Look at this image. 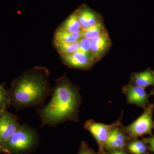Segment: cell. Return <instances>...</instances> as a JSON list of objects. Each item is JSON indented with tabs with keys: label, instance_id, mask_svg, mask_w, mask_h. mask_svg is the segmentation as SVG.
<instances>
[{
	"label": "cell",
	"instance_id": "obj_24",
	"mask_svg": "<svg viewBox=\"0 0 154 154\" xmlns=\"http://www.w3.org/2000/svg\"><path fill=\"white\" fill-rule=\"evenodd\" d=\"M153 130L154 132V121L153 128Z\"/></svg>",
	"mask_w": 154,
	"mask_h": 154
},
{
	"label": "cell",
	"instance_id": "obj_23",
	"mask_svg": "<svg viewBox=\"0 0 154 154\" xmlns=\"http://www.w3.org/2000/svg\"><path fill=\"white\" fill-rule=\"evenodd\" d=\"M150 94L151 96H154V86L152 90L150 91Z\"/></svg>",
	"mask_w": 154,
	"mask_h": 154
},
{
	"label": "cell",
	"instance_id": "obj_20",
	"mask_svg": "<svg viewBox=\"0 0 154 154\" xmlns=\"http://www.w3.org/2000/svg\"><path fill=\"white\" fill-rule=\"evenodd\" d=\"M77 154H99L91 149L85 141H82Z\"/></svg>",
	"mask_w": 154,
	"mask_h": 154
},
{
	"label": "cell",
	"instance_id": "obj_21",
	"mask_svg": "<svg viewBox=\"0 0 154 154\" xmlns=\"http://www.w3.org/2000/svg\"><path fill=\"white\" fill-rule=\"evenodd\" d=\"M145 140L148 145L149 150V151L154 153V136L149 137L146 138H143Z\"/></svg>",
	"mask_w": 154,
	"mask_h": 154
},
{
	"label": "cell",
	"instance_id": "obj_8",
	"mask_svg": "<svg viewBox=\"0 0 154 154\" xmlns=\"http://www.w3.org/2000/svg\"><path fill=\"white\" fill-rule=\"evenodd\" d=\"M146 89L129 84L123 86L122 92L126 98V102L131 105L145 109L150 104V94H147Z\"/></svg>",
	"mask_w": 154,
	"mask_h": 154
},
{
	"label": "cell",
	"instance_id": "obj_2",
	"mask_svg": "<svg viewBox=\"0 0 154 154\" xmlns=\"http://www.w3.org/2000/svg\"><path fill=\"white\" fill-rule=\"evenodd\" d=\"M49 76L48 69L35 66L14 79L8 90L11 106L20 110L41 105L52 94Z\"/></svg>",
	"mask_w": 154,
	"mask_h": 154
},
{
	"label": "cell",
	"instance_id": "obj_5",
	"mask_svg": "<svg viewBox=\"0 0 154 154\" xmlns=\"http://www.w3.org/2000/svg\"><path fill=\"white\" fill-rule=\"evenodd\" d=\"M123 113L122 110L119 118L113 124H103L96 122L93 119H88L85 123V129L91 133L98 143L99 154H107L105 150V143L112 130L116 127L122 126L121 121Z\"/></svg>",
	"mask_w": 154,
	"mask_h": 154
},
{
	"label": "cell",
	"instance_id": "obj_14",
	"mask_svg": "<svg viewBox=\"0 0 154 154\" xmlns=\"http://www.w3.org/2000/svg\"><path fill=\"white\" fill-rule=\"evenodd\" d=\"M126 148L131 154H148V145L143 138L131 140L127 145Z\"/></svg>",
	"mask_w": 154,
	"mask_h": 154
},
{
	"label": "cell",
	"instance_id": "obj_16",
	"mask_svg": "<svg viewBox=\"0 0 154 154\" xmlns=\"http://www.w3.org/2000/svg\"><path fill=\"white\" fill-rule=\"evenodd\" d=\"M107 32L103 21L82 30L83 37L91 40Z\"/></svg>",
	"mask_w": 154,
	"mask_h": 154
},
{
	"label": "cell",
	"instance_id": "obj_18",
	"mask_svg": "<svg viewBox=\"0 0 154 154\" xmlns=\"http://www.w3.org/2000/svg\"><path fill=\"white\" fill-rule=\"evenodd\" d=\"M53 41L67 43H72L79 41V40L73 36L72 33L58 28L54 33Z\"/></svg>",
	"mask_w": 154,
	"mask_h": 154
},
{
	"label": "cell",
	"instance_id": "obj_1",
	"mask_svg": "<svg viewBox=\"0 0 154 154\" xmlns=\"http://www.w3.org/2000/svg\"><path fill=\"white\" fill-rule=\"evenodd\" d=\"M49 103L37 109L41 126L54 127L67 121H79L82 103L79 86L64 74L57 79Z\"/></svg>",
	"mask_w": 154,
	"mask_h": 154
},
{
	"label": "cell",
	"instance_id": "obj_6",
	"mask_svg": "<svg viewBox=\"0 0 154 154\" xmlns=\"http://www.w3.org/2000/svg\"><path fill=\"white\" fill-rule=\"evenodd\" d=\"M64 64L70 68L89 70L96 63L91 52H86L79 48L76 52L60 55Z\"/></svg>",
	"mask_w": 154,
	"mask_h": 154
},
{
	"label": "cell",
	"instance_id": "obj_19",
	"mask_svg": "<svg viewBox=\"0 0 154 154\" xmlns=\"http://www.w3.org/2000/svg\"><path fill=\"white\" fill-rule=\"evenodd\" d=\"M79 49L86 52H90L91 40L89 38L83 37L79 40Z\"/></svg>",
	"mask_w": 154,
	"mask_h": 154
},
{
	"label": "cell",
	"instance_id": "obj_25",
	"mask_svg": "<svg viewBox=\"0 0 154 154\" xmlns=\"http://www.w3.org/2000/svg\"><path fill=\"white\" fill-rule=\"evenodd\" d=\"M0 153H1V151H0Z\"/></svg>",
	"mask_w": 154,
	"mask_h": 154
},
{
	"label": "cell",
	"instance_id": "obj_4",
	"mask_svg": "<svg viewBox=\"0 0 154 154\" xmlns=\"http://www.w3.org/2000/svg\"><path fill=\"white\" fill-rule=\"evenodd\" d=\"M154 104L150 103L144 109L143 113L131 124L128 126H121L122 130L131 140L138 138L146 134L153 136L152 131L154 125Z\"/></svg>",
	"mask_w": 154,
	"mask_h": 154
},
{
	"label": "cell",
	"instance_id": "obj_7",
	"mask_svg": "<svg viewBox=\"0 0 154 154\" xmlns=\"http://www.w3.org/2000/svg\"><path fill=\"white\" fill-rule=\"evenodd\" d=\"M20 125L17 115L7 110L0 113V151L2 147L17 131Z\"/></svg>",
	"mask_w": 154,
	"mask_h": 154
},
{
	"label": "cell",
	"instance_id": "obj_10",
	"mask_svg": "<svg viewBox=\"0 0 154 154\" xmlns=\"http://www.w3.org/2000/svg\"><path fill=\"white\" fill-rule=\"evenodd\" d=\"M83 29H86L99 22H103L102 15L85 4L79 6L75 11Z\"/></svg>",
	"mask_w": 154,
	"mask_h": 154
},
{
	"label": "cell",
	"instance_id": "obj_13",
	"mask_svg": "<svg viewBox=\"0 0 154 154\" xmlns=\"http://www.w3.org/2000/svg\"><path fill=\"white\" fill-rule=\"evenodd\" d=\"M58 28L71 33L81 32L83 30L82 27L75 11L64 21L62 24H61Z\"/></svg>",
	"mask_w": 154,
	"mask_h": 154
},
{
	"label": "cell",
	"instance_id": "obj_22",
	"mask_svg": "<svg viewBox=\"0 0 154 154\" xmlns=\"http://www.w3.org/2000/svg\"><path fill=\"white\" fill-rule=\"evenodd\" d=\"M107 154H128L125 152V150H116L107 152Z\"/></svg>",
	"mask_w": 154,
	"mask_h": 154
},
{
	"label": "cell",
	"instance_id": "obj_12",
	"mask_svg": "<svg viewBox=\"0 0 154 154\" xmlns=\"http://www.w3.org/2000/svg\"><path fill=\"white\" fill-rule=\"evenodd\" d=\"M129 83L145 89L149 86L154 87V71L149 67L144 71L132 73Z\"/></svg>",
	"mask_w": 154,
	"mask_h": 154
},
{
	"label": "cell",
	"instance_id": "obj_3",
	"mask_svg": "<svg viewBox=\"0 0 154 154\" xmlns=\"http://www.w3.org/2000/svg\"><path fill=\"white\" fill-rule=\"evenodd\" d=\"M38 137L36 131L28 125H20L17 131L1 148L6 154H25L37 145Z\"/></svg>",
	"mask_w": 154,
	"mask_h": 154
},
{
	"label": "cell",
	"instance_id": "obj_9",
	"mask_svg": "<svg viewBox=\"0 0 154 154\" xmlns=\"http://www.w3.org/2000/svg\"><path fill=\"white\" fill-rule=\"evenodd\" d=\"M111 45L112 42L107 32L91 39L90 52L96 63L104 57Z\"/></svg>",
	"mask_w": 154,
	"mask_h": 154
},
{
	"label": "cell",
	"instance_id": "obj_15",
	"mask_svg": "<svg viewBox=\"0 0 154 154\" xmlns=\"http://www.w3.org/2000/svg\"><path fill=\"white\" fill-rule=\"evenodd\" d=\"M53 44L60 55H67L76 52L80 47L79 41L72 43L53 41Z\"/></svg>",
	"mask_w": 154,
	"mask_h": 154
},
{
	"label": "cell",
	"instance_id": "obj_11",
	"mask_svg": "<svg viewBox=\"0 0 154 154\" xmlns=\"http://www.w3.org/2000/svg\"><path fill=\"white\" fill-rule=\"evenodd\" d=\"M130 140L120 126L114 128L109 135L105 146L107 152L116 150H125Z\"/></svg>",
	"mask_w": 154,
	"mask_h": 154
},
{
	"label": "cell",
	"instance_id": "obj_17",
	"mask_svg": "<svg viewBox=\"0 0 154 154\" xmlns=\"http://www.w3.org/2000/svg\"><path fill=\"white\" fill-rule=\"evenodd\" d=\"M9 91L6 89L5 83L0 85V113H2L11 106Z\"/></svg>",
	"mask_w": 154,
	"mask_h": 154
}]
</instances>
